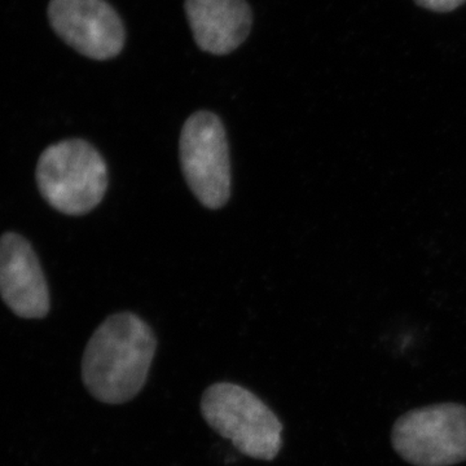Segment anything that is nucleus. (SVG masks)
I'll return each mask as SVG.
<instances>
[{"mask_svg": "<svg viewBox=\"0 0 466 466\" xmlns=\"http://www.w3.org/2000/svg\"><path fill=\"white\" fill-rule=\"evenodd\" d=\"M392 444L415 466H451L466 460V407L456 403L410 410L395 422Z\"/></svg>", "mask_w": 466, "mask_h": 466, "instance_id": "4", "label": "nucleus"}, {"mask_svg": "<svg viewBox=\"0 0 466 466\" xmlns=\"http://www.w3.org/2000/svg\"><path fill=\"white\" fill-rule=\"evenodd\" d=\"M180 164L186 182L204 207H225L231 195V165L225 126L210 112L187 119L180 134Z\"/></svg>", "mask_w": 466, "mask_h": 466, "instance_id": "5", "label": "nucleus"}, {"mask_svg": "<svg viewBox=\"0 0 466 466\" xmlns=\"http://www.w3.org/2000/svg\"><path fill=\"white\" fill-rule=\"evenodd\" d=\"M48 16L55 32L85 56L108 60L124 48L121 18L106 0H51Z\"/></svg>", "mask_w": 466, "mask_h": 466, "instance_id": "6", "label": "nucleus"}, {"mask_svg": "<svg viewBox=\"0 0 466 466\" xmlns=\"http://www.w3.org/2000/svg\"><path fill=\"white\" fill-rule=\"evenodd\" d=\"M39 192L66 216H85L103 201L108 167L97 149L82 139L52 144L36 165Z\"/></svg>", "mask_w": 466, "mask_h": 466, "instance_id": "2", "label": "nucleus"}, {"mask_svg": "<svg viewBox=\"0 0 466 466\" xmlns=\"http://www.w3.org/2000/svg\"><path fill=\"white\" fill-rule=\"evenodd\" d=\"M186 14L198 47L213 55L235 51L253 21L245 0H186Z\"/></svg>", "mask_w": 466, "mask_h": 466, "instance_id": "8", "label": "nucleus"}, {"mask_svg": "<svg viewBox=\"0 0 466 466\" xmlns=\"http://www.w3.org/2000/svg\"><path fill=\"white\" fill-rule=\"evenodd\" d=\"M157 341L143 319L131 312L112 315L86 346L82 380L95 400L106 404L133 400L146 385Z\"/></svg>", "mask_w": 466, "mask_h": 466, "instance_id": "1", "label": "nucleus"}, {"mask_svg": "<svg viewBox=\"0 0 466 466\" xmlns=\"http://www.w3.org/2000/svg\"><path fill=\"white\" fill-rule=\"evenodd\" d=\"M0 297L17 317L42 319L50 311V291L41 263L23 236L0 238Z\"/></svg>", "mask_w": 466, "mask_h": 466, "instance_id": "7", "label": "nucleus"}, {"mask_svg": "<svg viewBox=\"0 0 466 466\" xmlns=\"http://www.w3.org/2000/svg\"><path fill=\"white\" fill-rule=\"evenodd\" d=\"M466 0H415L420 7L435 12H451L464 5Z\"/></svg>", "mask_w": 466, "mask_h": 466, "instance_id": "9", "label": "nucleus"}, {"mask_svg": "<svg viewBox=\"0 0 466 466\" xmlns=\"http://www.w3.org/2000/svg\"><path fill=\"white\" fill-rule=\"evenodd\" d=\"M201 413L218 434L251 459L271 461L283 446V424L254 392L232 382L208 386Z\"/></svg>", "mask_w": 466, "mask_h": 466, "instance_id": "3", "label": "nucleus"}]
</instances>
